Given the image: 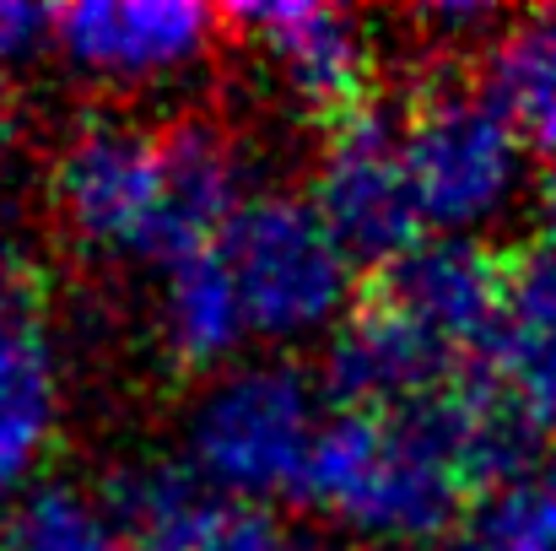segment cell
<instances>
[{"label":"cell","mask_w":556,"mask_h":551,"mask_svg":"<svg viewBox=\"0 0 556 551\" xmlns=\"http://www.w3.org/2000/svg\"><path fill=\"white\" fill-rule=\"evenodd\" d=\"M459 367L438 358L383 298L357 303V314L325 341V395L341 411H416L443 395Z\"/></svg>","instance_id":"obj_10"},{"label":"cell","mask_w":556,"mask_h":551,"mask_svg":"<svg viewBox=\"0 0 556 551\" xmlns=\"http://www.w3.org/2000/svg\"><path fill=\"white\" fill-rule=\"evenodd\" d=\"M448 551H556V454H541L519 476L486 487Z\"/></svg>","instance_id":"obj_17"},{"label":"cell","mask_w":556,"mask_h":551,"mask_svg":"<svg viewBox=\"0 0 556 551\" xmlns=\"http://www.w3.org/2000/svg\"><path fill=\"white\" fill-rule=\"evenodd\" d=\"M492 384L541 427H556V249L541 243L508 265V298L492 336Z\"/></svg>","instance_id":"obj_13"},{"label":"cell","mask_w":556,"mask_h":551,"mask_svg":"<svg viewBox=\"0 0 556 551\" xmlns=\"http://www.w3.org/2000/svg\"><path fill=\"white\" fill-rule=\"evenodd\" d=\"M432 49H465V43H492V33L503 27V11L481 5V0H438V5H416L405 16Z\"/></svg>","instance_id":"obj_18"},{"label":"cell","mask_w":556,"mask_h":551,"mask_svg":"<svg viewBox=\"0 0 556 551\" xmlns=\"http://www.w3.org/2000/svg\"><path fill=\"white\" fill-rule=\"evenodd\" d=\"M0 551H125L103 487L38 481L0 509Z\"/></svg>","instance_id":"obj_16"},{"label":"cell","mask_w":556,"mask_h":551,"mask_svg":"<svg viewBox=\"0 0 556 551\" xmlns=\"http://www.w3.org/2000/svg\"><path fill=\"white\" fill-rule=\"evenodd\" d=\"M43 33H49V11H27V5H5L0 0V76L16 60H27L43 43Z\"/></svg>","instance_id":"obj_21"},{"label":"cell","mask_w":556,"mask_h":551,"mask_svg":"<svg viewBox=\"0 0 556 551\" xmlns=\"http://www.w3.org/2000/svg\"><path fill=\"white\" fill-rule=\"evenodd\" d=\"M378 298L448 363H476L492 352L508 265L481 238H421L383 271Z\"/></svg>","instance_id":"obj_9"},{"label":"cell","mask_w":556,"mask_h":551,"mask_svg":"<svg viewBox=\"0 0 556 551\" xmlns=\"http://www.w3.org/2000/svg\"><path fill=\"white\" fill-rule=\"evenodd\" d=\"M325 389L303 363L254 352L194 384L179 416V460L232 509L298 498L325 433Z\"/></svg>","instance_id":"obj_3"},{"label":"cell","mask_w":556,"mask_h":551,"mask_svg":"<svg viewBox=\"0 0 556 551\" xmlns=\"http://www.w3.org/2000/svg\"><path fill=\"white\" fill-rule=\"evenodd\" d=\"M71 411L65 358L43 314L0 330V503L33 492Z\"/></svg>","instance_id":"obj_11"},{"label":"cell","mask_w":556,"mask_h":551,"mask_svg":"<svg viewBox=\"0 0 556 551\" xmlns=\"http://www.w3.org/2000/svg\"><path fill=\"white\" fill-rule=\"evenodd\" d=\"M254 195L249 152L227 125H152L119 109L76 114L43 158V211L92 265L163 271L211 249Z\"/></svg>","instance_id":"obj_1"},{"label":"cell","mask_w":556,"mask_h":551,"mask_svg":"<svg viewBox=\"0 0 556 551\" xmlns=\"http://www.w3.org/2000/svg\"><path fill=\"white\" fill-rule=\"evenodd\" d=\"M530 205H535V222H541V233H546V243L556 249V152L541 163V174H535V189H530Z\"/></svg>","instance_id":"obj_22"},{"label":"cell","mask_w":556,"mask_h":551,"mask_svg":"<svg viewBox=\"0 0 556 551\" xmlns=\"http://www.w3.org/2000/svg\"><path fill=\"white\" fill-rule=\"evenodd\" d=\"M103 498L114 509V525L125 536V551H194L232 503H222L185 460H125L109 471Z\"/></svg>","instance_id":"obj_14"},{"label":"cell","mask_w":556,"mask_h":551,"mask_svg":"<svg viewBox=\"0 0 556 551\" xmlns=\"http://www.w3.org/2000/svg\"><path fill=\"white\" fill-rule=\"evenodd\" d=\"M152 336H157V352L179 373L194 378H211L222 367L254 358V336H249V320H243V303H238V287L211 249H194L179 254L174 265L157 271V287H152Z\"/></svg>","instance_id":"obj_12"},{"label":"cell","mask_w":556,"mask_h":551,"mask_svg":"<svg viewBox=\"0 0 556 551\" xmlns=\"http://www.w3.org/2000/svg\"><path fill=\"white\" fill-rule=\"evenodd\" d=\"M448 389L416 411H336L325 422L298 498L336 541L368 551L454 541L476 503V471L465 460Z\"/></svg>","instance_id":"obj_2"},{"label":"cell","mask_w":556,"mask_h":551,"mask_svg":"<svg viewBox=\"0 0 556 551\" xmlns=\"http://www.w3.org/2000/svg\"><path fill=\"white\" fill-rule=\"evenodd\" d=\"M194 551H292V541L281 536V525L265 509H227L222 525Z\"/></svg>","instance_id":"obj_20"},{"label":"cell","mask_w":556,"mask_h":551,"mask_svg":"<svg viewBox=\"0 0 556 551\" xmlns=\"http://www.w3.org/2000/svg\"><path fill=\"white\" fill-rule=\"evenodd\" d=\"M216 254L238 287L254 347H276L287 358L330 341L357 314V254L308 195L254 189L216 238Z\"/></svg>","instance_id":"obj_4"},{"label":"cell","mask_w":556,"mask_h":551,"mask_svg":"<svg viewBox=\"0 0 556 551\" xmlns=\"http://www.w3.org/2000/svg\"><path fill=\"white\" fill-rule=\"evenodd\" d=\"M16 158H22V125H16L5 92H0V189H5V179L16 174Z\"/></svg>","instance_id":"obj_23"},{"label":"cell","mask_w":556,"mask_h":551,"mask_svg":"<svg viewBox=\"0 0 556 551\" xmlns=\"http://www.w3.org/2000/svg\"><path fill=\"white\" fill-rule=\"evenodd\" d=\"M481 87L514 120V130L556 152V5H530L503 16L492 43L481 49Z\"/></svg>","instance_id":"obj_15"},{"label":"cell","mask_w":556,"mask_h":551,"mask_svg":"<svg viewBox=\"0 0 556 551\" xmlns=\"http://www.w3.org/2000/svg\"><path fill=\"white\" fill-rule=\"evenodd\" d=\"M292 551H368V547H352V541H336V536H325V541H308V547H292Z\"/></svg>","instance_id":"obj_24"},{"label":"cell","mask_w":556,"mask_h":551,"mask_svg":"<svg viewBox=\"0 0 556 551\" xmlns=\"http://www.w3.org/2000/svg\"><path fill=\"white\" fill-rule=\"evenodd\" d=\"M227 22L287 109L336 125L372 103L378 38L363 11L325 0H249L232 5Z\"/></svg>","instance_id":"obj_8"},{"label":"cell","mask_w":556,"mask_h":551,"mask_svg":"<svg viewBox=\"0 0 556 551\" xmlns=\"http://www.w3.org/2000/svg\"><path fill=\"white\" fill-rule=\"evenodd\" d=\"M405 158L427 238H486L530 200V141L486 98L481 82L438 76L405 109Z\"/></svg>","instance_id":"obj_5"},{"label":"cell","mask_w":556,"mask_h":551,"mask_svg":"<svg viewBox=\"0 0 556 551\" xmlns=\"http://www.w3.org/2000/svg\"><path fill=\"white\" fill-rule=\"evenodd\" d=\"M38 314V265H33V249L0 227V330L16 325V320H33Z\"/></svg>","instance_id":"obj_19"},{"label":"cell","mask_w":556,"mask_h":551,"mask_svg":"<svg viewBox=\"0 0 556 551\" xmlns=\"http://www.w3.org/2000/svg\"><path fill=\"white\" fill-rule=\"evenodd\" d=\"M308 200L336 227V238L357 254V265H394L427 238L416 179L405 158L400 109L368 103L336 125H325Z\"/></svg>","instance_id":"obj_7"},{"label":"cell","mask_w":556,"mask_h":551,"mask_svg":"<svg viewBox=\"0 0 556 551\" xmlns=\"http://www.w3.org/2000/svg\"><path fill=\"white\" fill-rule=\"evenodd\" d=\"M222 27L227 16L200 0H71L49 11L43 49L92 92L163 98L205 76Z\"/></svg>","instance_id":"obj_6"}]
</instances>
